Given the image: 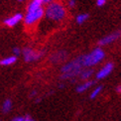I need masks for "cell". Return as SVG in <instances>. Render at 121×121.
Wrapping results in <instances>:
<instances>
[{
	"instance_id": "1",
	"label": "cell",
	"mask_w": 121,
	"mask_h": 121,
	"mask_svg": "<svg viewBox=\"0 0 121 121\" xmlns=\"http://www.w3.org/2000/svg\"><path fill=\"white\" fill-rule=\"evenodd\" d=\"M45 9L39 0H32L27 7L26 14L23 16V21L26 26H33L44 17Z\"/></svg>"
},
{
	"instance_id": "2",
	"label": "cell",
	"mask_w": 121,
	"mask_h": 121,
	"mask_svg": "<svg viewBox=\"0 0 121 121\" xmlns=\"http://www.w3.org/2000/svg\"><path fill=\"white\" fill-rule=\"evenodd\" d=\"M83 64H82V56H79L77 59H74L70 62L65 64L62 67V79H72L77 77H79L82 70L83 69Z\"/></svg>"
},
{
	"instance_id": "3",
	"label": "cell",
	"mask_w": 121,
	"mask_h": 121,
	"mask_svg": "<svg viewBox=\"0 0 121 121\" xmlns=\"http://www.w3.org/2000/svg\"><path fill=\"white\" fill-rule=\"evenodd\" d=\"M67 16V10L65 7L60 2L54 1L49 3L45 9L44 17L53 22H60Z\"/></svg>"
},
{
	"instance_id": "4",
	"label": "cell",
	"mask_w": 121,
	"mask_h": 121,
	"mask_svg": "<svg viewBox=\"0 0 121 121\" xmlns=\"http://www.w3.org/2000/svg\"><path fill=\"white\" fill-rule=\"evenodd\" d=\"M105 58V53L103 50L98 47L93 49L87 55L82 56V64L84 68H91L98 64H100Z\"/></svg>"
},
{
	"instance_id": "5",
	"label": "cell",
	"mask_w": 121,
	"mask_h": 121,
	"mask_svg": "<svg viewBox=\"0 0 121 121\" xmlns=\"http://www.w3.org/2000/svg\"><path fill=\"white\" fill-rule=\"evenodd\" d=\"M22 55H23L25 62L32 63V62H36V60L42 59L45 56V51L44 50H34L33 48L26 47L23 49Z\"/></svg>"
},
{
	"instance_id": "6",
	"label": "cell",
	"mask_w": 121,
	"mask_h": 121,
	"mask_svg": "<svg viewBox=\"0 0 121 121\" xmlns=\"http://www.w3.org/2000/svg\"><path fill=\"white\" fill-rule=\"evenodd\" d=\"M121 36V33L120 32H114V33H111L109 35H106L105 37H103L102 39H100L98 41V45L100 47H103V46H107V45H110L114 43L115 41L120 38Z\"/></svg>"
},
{
	"instance_id": "7",
	"label": "cell",
	"mask_w": 121,
	"mask_h": 121,
	"mask_svg": "<svg viewBox=\"0 0 121 121\" xmlns=\"http://www.w3.org/2000/svg\"><path fill=\"white\" fill-rule=\"evenodd\" d=\"M22 20H23V14H21V13H16V14L12 15V16L7 17L6 19H4L3 24L5 25V26L12 28V27L17 26V25H18L20 22H21Z\"/></svg>"
},
{
	"instance_id": "8",
	"label": "cell",
	"mask_w": 121,
	"mask_h": 121,
	"mask_svg": "<svg viewBox=\"0 0 121 121\" xmlns=\"http://www.w3.org/2000/svg\"><path fill=\"white\" fill-rule=\"evenodd\" d=\"M113 69H114V65L112 63H107L106 65H104L103 67L97 72L96 78L97 79H103V78H105L108 77V75L112 73Z\"/></svg>"
},
{
	"instance_id": "9",
	"label": "cell",
	"mask_w": 121,
	"mask_h": 121,
	"mask_svg": "<svg viewBox=\"0 0 121 121\" xmlns=\"http://www.w3.org/2000/svg\"><path fill=\"white\" fill-rule=\"evenodd\" d=\"M67 57H68V53L65 51H59L52 55L51 58H50V60H51V63L56 65V64L63 63L67 59Z\"/></svg>"
},
{
	"instance_id": "10",
	"label": "cell",
	"mask_w": 121,
	"mask_h": 121,
	"mask_svg": "<svg viewBox=\"0 0 121 121\" xmlns=\"http://www.w3.org/2000/svg\"><path fill=\"white\" fill-rule=\"evenodd\" d=\"M94 84H95V80H85L84 82L80 83L78 86L77 87V92L82 93V92H84V91H86L87 89L91 88Z\"/></svg>"
},
{
	"instance_id": "11",
	"label": "cell",
	"mask_w": 121,
	"mask_h": 121,
	"mask_svg": "<svg viewBox=\"0 0 121 121\" xmlns=\"http://www.w3.org/2000/svg\"><path fill=\"white\" fill-rule=\"evenodd\" d=\"M17 62V57L15 56H9L6 58H3L0 60V65H3V67H8V65H12Z\"/></svg>"
},
{
	"instance_id": "12",
	"label": "cell",
	"mask_w": 121,
	"mask_h": 121,
	"mask_svg": "<svg viewBox=\"0 0 121 121\" xmlns=\"http://www.w3.org/2000/svg\"><path fill=\"white\" fill-rule=\"evenodd\" d=\"M92 74H93V69L90 68H86L82 70V73L79 74V78L83 80H89L90 78L92 77Z\"/></svg>"
},
{
	"instance_id": "13",
	"label": "cell",
	"mask_w": 121,
	"mask_h": 121,
	"mask_svg": "<svg viewBox=\"0 0 121 121\" xmlns=\"http://www.w3.org/2000/svg\"><path fill=\"white\" fill-rule=\"evenodd\" d=\"M89 18V15L87 13H82V14H78L77 18H75V21H77L78 24L82 25L83 23H85L87 21V19Z\"/></svg>"
},
{
	"instance_id": "14",
	"label": "cell",
	"mask_w": 121,
	"mask_h": 121,
	"mask_svg": "<svg viewBox=\"0 0 121 121\" xmlns=\"http://www.w3.org/2000/svg\"><path fill=\"white\" fill-rule=\"evenodd\" d=\"M11 109H12V101H11V99L4 100V102L2 104V111L4 113H8V112H10V110Z\"/></svg>"
},
{
	"instance_id": "15",
	"label": "cell",
	"mask_w": 121,
	"mask_h": 121,
	"mask_svg": "<svg viewBox=\"0 0 121 121\" xmlns=\"http://www.w3.org/2000/svg\"><path fill=\"white\" fill-rule=\"evenodd\" d=\"M102 91V85H98V86H96L95 88L92 89V91L90 92V99H94V98H96L98 95L101 93Z\"/></svg>"
},
{
	"instance_id": "16",
	"label": "cell",
	"mask_w": 121,
	"mask_h": 121,
	"mask_svg": "<svg viewBox=\"0 0 121 121\" xmlns=\"http://www.w3.org/2000/svg\"><path fill=\"white\" fill-rule=\"evenodd\" d=\"M21 54H22V51H21V50H20L19 48H14V49H13V56L19 57Z\"/></svg>"
},
{
	"instance_id": "17",
	"label": "cell",
	"mask_w": 121,
	"mask_h": 121,
	"mask_svg": "<svg viewBox=\"0 0 121 121\" xmlns=\"http://www.w3.org/2000/svg\"><path fill=\"white\" fill-rule=\"evenodd\" d=\"M106 3V0H96V5L98 7H102Z\"/></svg>"
},
{
	"instance_id": "18",
	"label": "cell",
	"mask_w": 121,
	"mask_h": 121,
	"mask_svg": "<svg viewBox=\"0 0 121 121\" xmlns=\"http://www.w3.org/2000/svg\"><path fill=\"white\" fill-rule=\"evenodd\" d=\"M75 4H77L75 0H69V8H73L75 6Z\"/></svg>"
},
{
	"instance_id": "19",
	"label": "cell",
	"mask_w": 121,
	"mask_h": 121,
	"mask_svg": "<svg viewBox=\"0 0 121 121\" xmlns=\"http://www.w3.org/2000/svg\"><path fill=\"white\" fill-rule=\"evenodd\" d=\"M24 121H35V119L30 115H26V116H24Z\"/></svg>"
},
{
	"instance_id": "20",
	"label": "cell",
	"mask_w": 121,
	"mask_h": 121,
	"mask_svg": "<svg viewBox=\"0 0 121 121\" xmlns=\"http://www.w3.org/2000/svg\"><path fill=\"white\" fill-rule=\"evenodd\" d=\"M12 121H24V117L23 116H16L12 119Z\"/></svg>"
},
{
	"instance_id": "21",
	"label": "cell",
	"mask_w": 121,
	"mask_h": 121,
	"mask_svg": "<svg viewBox=\"0 0 121 121\" xmlns=\"http://www.w3.org/2000/svg\"><path fill=\"white\" fill-rule=\"evenodd\" d=\"M39 1H41V2H42V4H49V3L54 2L55 0H39Z\"/></svg>"
},
{
	"instance_id": "22",
	"label": "cell",
	"mask_w": 121,
	"mask_h": 121,
	"mask_svg": "<svg viewBox=\"0 0 121 121\" xmlns=\"http://www.w3.org/2000/svg\"><path fill=\"white\" fill-rule=\"evenodd\" d=\"M116 92L117 93H121V85H118L116 87Z\"/></svg>"
},
{
	"instance_id": "23",
	"label": "cell",
	"mask_w": 121,
	"mask_h": 121,
	"mask_svg": "<svg viewBox=\"0 0 121 121\" xmlns=\"http://www.w3.org/2000/svg\"><path fill=\"white\" fill-rule=\"evenodd\" d=\"M36 94H37V91H36V90H33V91L31 92V94H30V95H31V97H33L34 95H36Z\"/></svg>"
},
{
	"instance_id": "24",
	"label": "cell",
	"mask_w": 121,
	"mask_h": 121,
	"mask_svg": "<svg viewBox=\"0 0 121 121\" xmlns=\"http://www.w3.org/2000/svg\"><path fill=\"white\" fill-rule=\"evenodd\" d=\"M18 1H20V2H21V1H24V0H18Z\"/></svg>"
}]
</instances>
